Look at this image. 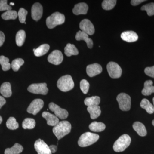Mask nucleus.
Instances as JSON below:
<instances>
[{
	"label": "nucleus",
	"mask_w": 154,
	"mask_h": 154,
	"mask_svg": "<svg viewBox=\"0 0 154 154\" xmlns=\"http://www.w3.org/2000/svg\"><path fill=\"white\" fill-rule=\"evenodd\" d=\"M34 148L38 154H51L49 146L40 139L35 142Z\"/></svg>",
	"instance_id": "9b49d317"
},
{
	"label": "nucleus",
	"mask_w": 154,
	"mask_h": 154,
	"mask_svg": "<svg viewBox=\"0 0 154 154\" xmlns=\"http://www.w3.org/2000/svg\"><path fill=\"white\" fill-rule=\"evenodd\" d=\"M12 7L8 5V1H0V11H10Z\"/></svg>",
	"instance_id": "ea45409f"
},
{
	"label": "nucleus",
	"mask_w": 154,
	"mask_h": 154,
	"mask_svg": "<svg viewBox=\"0 0 154 154\" xmlns=\"http://www.w3.org/2000/svg\"><path fill=\"white\" fill-rule=\"evenodd\" d=\"M152 101H153V106H154V97L153 98Z\"/></svg>",
	"instance_id": "8fccbe9b"
},
{
	"label": "nucleus",
	"mask_w": 154,
	"mask_h": 154,
	"mask_svg": "<svg viewBox=\"0 0 154 154\" xmlns=\"http://www.w3.org/2000/svg\"><path fill=\"white\" fill-rule=\"evenodd\" d=\"M6 100L2 96H0V109L5 104Z\"/></svg>",
	"instance_id": "a18cd8bd"
},
{
	"label": "nucleus",
	"mask_w": 154,
	"mask_h": 154,
	"mask_svg": "<svg viewBox=\"0 0 154 154\" xmlns=\"http://www.w3.org/2000/svg\"><path fill=\"white\" fill-rule=\"evenodd\" d=\"M49 147L51 153H55L57 151V146L53 145H51L50 146H49Z\"/></svg>",
	"instance_id": "c03bdc74"
},
{
	"label": "nucleus",
	"mask_w": 154,
	"mask_h": 154,
	"mask_svg": "<svg viewBox=\"0 0 154 154\" xmlns=\"http://www.w3.org/2000/svg\"><path fill=\"white\" fill-rule=\"evenodd\" d=\"M99 138V135L90 132L85 133L81 136L78 144L80 147H85L91 146L96 143Z\"/></svg>",
	"instance_id": "f03ea898"
},
{
	"label": "nucleus",
	"mask_w": 154,
	"mask_h": 154,
	"mask_svg": "<svg viewBox=\"0 0 154 154\" xmlns=\"http://www.w3.org/2000/svg\"><path fill=\"white\" fill-rule=\"evenodd\" d=\"M24 63V61L21 58H17L14 60L11 63V67L13 70L17 72L19 70L20 67L23 65Z\"/></svg>",
	"instance_id": "c9c22d12"
},
{
	"label": "nucleus",
	"mask_w": 154,
	"mask_h": 154,
	"mask_svg": "<svg viewBox=\"0 0 154 154\" xmlns=\"http://www.w3.org/2000/svg\"><path fill=\"white\" fill-rule=\"evenodd\" d=\"M102 71V67L98 63L89 65L87 67L86 72L89 77H93L100 74Z\"/></svg>",
	"instance_id": "2eb2a0df"
},
{
	"label": "nucleus",
	"mask_w": 154,
	"mask_h": 154,
	"mask_svg": "<svg viewBox=\"0 0 154 154\" xmlns=\"http://www.w3.org/2000/svg\"><path fill=\"white\" fill-rule=\"evenodd\" d=\"M89 128L94 132H101L105 129V124L101 122H94L89 125Z\"/></svg>",
	"instance_id": "a878e982"
},
{
	"label": "nucleus",
	"mask_w": 154,
	"mask_h": 154,
	"mask_svg": "<svg viewBox=\"0 0 154 154\" xmlns=\"http://www.w3.org/2000/svg\"><path fill=\"white\" fill-rule=\"evenodd\" d=\"M5 36L2 31H0V47L2 46L5 42Z\"/></svg>",
	"instance_id": "79ce46f5"
},
{
	"label": "nucleus",
	"mask_w": 154,
	"mask_h": 154,
	"mask_svg": "<svg viewBox=\"0 0 154 154\" xmlns=\"http://www.w3.org/2000/svg\"><path fill=\"white\" fill-rule=\"evenodd\" d=\"M121 37L122 40L128 42H134L138 38L137 34L133 31L123 32L121 34Z\"/></svg>",
	"instance_id": "a211bd4d"
},
{
	"label": "nucleus",
	"mask_w": 154,
	"mask_h": 154,
	"mask_svg": "<svg viewBox=\"0 0 154 154\" xmlns=\"http://www.w3.org/2000/svg\"><path fill=\"white\" fill-rule=\"evenodd\" d=\"M145 1L144 0H132L131 1V3L133 6H137Z\"/></svg>",
	"instance_id": "37998d69"
},
{
	"label": "nucleus",
	"mask_w": 154,
	"mask_h": 154,
	"mask_svg": "<svg viewBox=\"0 0 154 154\" xmlns=\"http://www.w3.org/2000/svg\"><path fill=\"white\" fill-rule=\"evenodd\" d=\"M48 107L50 110L53 112L58 118L64 119L67 118L68 116L69 113L66 110L61 108L53 102L50 103Z\"/></svg>",
	"instance_id": "1a4fd4ad"
},
{
	"label": "nucleus",
	"mask_w": 154,
	"mask_h": 154,
	"mask_svg": "<svg viewBox=\"0 0 154 154\" xmlns=\"http://www.w3.org/2000/svg\"><path fill=\"white\" fill-rule=\"evenodd\" d=\"M23 147L19 143H15L11 148H7L5 151V154H19L23 151Z\"/></svg>",
	"instance_id": "bb28decb"
},
{
	"label": "nucleus",
	"mask_w": 154,
	"mask_h": 154,
	"mask_svg": "<svg viewBox=\"0 0 154 154\" xmlns=\"http://www.w3.org/2000/svg\"><path fill=\"white\" fill-rule=\"evenodd\" d=\"M107 72L109 76L112 79H118L122 74L121 68L116 63L110 62L107 66Z\"/></svg>",
	"instance_id": "0eeeda50"
},
{
	"label": "nucleus",
	"mask_w": 154,
	"mask_h": 154,
	"mask_svg": "<svg viewBox=\"0 0 154 154\" xmlns=\"http://www.w3.org/2000/svg\"><path fill=\"white\" fill-rule=\"evenodd\" d=\"M85 105L88 107L99 105L100 103V98L99 96H92L86 98L85 100Z\"/></svg>",
	"instance_id": "c85d7f7f"
},
{
	"label": "nucleus",
	"mask_w": 154,
	"mask_h": 154,
	"mask_svg": "<svg viewBox=\"0 0 154 154\" xmlns=\"http://www.w3.org/2000/svg\"><path fill=\"white\" fill-rule=\"evenodd\" d=\"M152 124L154 126V119L153 120L152 122Z\"/></svg>",
	"instance_id": "09e8293b"
},
{
	"label": "nucleus",
	"mask_w": 154,
	"mask_h": 154,
	"mask_svg": "<svg viewBox=\"0 0 154 154\" xmlns=\"http://www.w3.org/2000/svg\"><path fill=\"white\" fill-rule=\"evenodd\" d=\"M44 106V102L41 99H34L27 108V112L33 115H36Z\"/></svg>",
	"instance_id": "9d476101"
},
{
	"label": "nucleus",
	"mask_w": 154,
	"mask_h": 154,
	"mask_svg": "<svg viewBox=\"0 0 154 154\" xmlns=\"http://www.w3.org/2000/svg\"><path fill=\"white\" fill-rule=\"evenodd\" d=\"M142 11H146L147 14L149 16L154 15V3H150L146 4L141 7Z\"/></svg>",
	"instance_id": "e433bc0d"
},
{
	"label": "nucleus",
	"mask_w": 154,
	"mask_h": 154,
	"mask_svg": "<svg viewBox=\"0 0 154 154\" xmlns=\"http://www.w3.org/2000/svg\"><path fill=\"white\" fill-rule=\"evenodd\" d=\"M120 110L122 111H128L131 107V99L130 96L125 93L119 94L116 97Z\"/></svg>",
	"instance_id": "423d86ee"
},
{
	"label": "nucleus",
	"mask_w": 154,
	"mask_h": 154,
	"mask_svg": "<svg viewBox=\"0 0 154 154\" xmlns=\"http://www.w3.org/2000/svg\"><path fill=\"white\" fill-rule=\"evenodd\" d=\"M88 10V5L85 3H80L75 5L72 12L76 15H85Z\"/></svg>",
	"instance_id": "6ab92c4d"
},
{
	"label": "nucleus",
	"mask_w": 154,
	"mask_h": 154,
	"mask_svg": "<svg viewBox=\"0 0 154 154\" xmlns=\"http://www.w3.org/2000/svg\"><path fill=\"white\" fill-rule=\"evenodd\" d=\"M42 116L47 121V123L50 126H55L59 122V120L57 116L48 112H43Z\"/></svg>",
	"instance_id": "f3484780"
},
{
	"label": "nucleus",
	"mask_w": 154,
	"mask_h": 154,
	"mask_svg": "<svg viewBox=\"0 0 154 154\" xmlns=\"http://www.w3.org/2000/svg\"><path fill=\"white\" fill-rule=\"evenodd\" d=\"M63 59V55L59 50H54L48 55V60L53 64L57 65L60 64Z\"/></svg>",
	"instance_id": "ddd939ff"
},
{
	"label": "nucleus",
	"mask_w": 154,
	"mask_h": 154,
	"mask_svg": "<svg viewBox=\"0 0 154 154\" xmlns=\"http://www.w3.org/2000/svg\"><path fill=\"white\" fill-rule=\"evenodd\" d=\"M90 88V84L86 80L83 79L80 82V88L84 94L88 93Z\"/></svg>",
	"instance_id": "58836bf2"
},
{
	"label": "nucleus",
	"mask_w": 154,
	"mask_h": 154,
	"mask_svg": "<svg viewBox=\"0 0 154 154\" xmlns=\"http://www.w3.org/2000/svg\"><path fill=\"white\" fill-rule=\"evenodd\" d=\"M58 88L63 92L71 91L74 87V82L71 76L66 75L61 77L57 82Z\"/></svg>",
	"instance_id": "39448f33"
},
{
	"label": "nucleus",
	"mask_w": 154,
	"mask_h": 154,
	"mask_svg": "<svg viewBox=\"0 0 154 154\" xmlns=\"http://www.w3.org/2000/svg\"><path fill=\"white\" fill-rule=\"evenodd\" d=\"M0 64L2 65V69L4 71H7L11 69V64L9 63L8 58L4 56H0Z\"/></svg>",
	"instance_id": "473e14b6"
},
{
	"label": "nucleus",
	"mask_w": 154,
	"mask_h": 154,
	"mask_svg": "<svg viewBox=\"0 0 154 154\" xmlns=\"http://www.w3.org/2000/svg\"><path fill=\"white\" fill-rule=\"evenodd\" d=\"M28 90L33 94L44 95H46L48 91L46 83L32 84L28 87Z\"/></svg>",
	"instance_id": "6e6552de"
},
{
	"label": "nucleus",
	"mask_w": 154,
	"mask_h": 154,
	"mask_svg": "<svg viewBox=\"0 0 154 154\" xmlns=\"http://www.w3.org/2000/svg\"><path fill=\"white\" fill-rule=\"evenodd\" d=\"M144 72L147 75L154 78V66L152 67H148L144 70Z\"/></svg>",
	"instance_id": "a19ab883"
},
{
	"label": "nucleus",
	"mask_w": 154,
	"mask_h": 154,
	"mask_svg": "<svg viewBox=\"0 0 154 154\" xmlns=\"http://www.w3.org/2000/svg\"><path fill=\"white\" fill-rule=\"evenodd\" d=\"M43 14V8L39 3H36L31 8V17L35 21H37L41 19Z\"/></svg>",
	"instance_id": "4468645a"
},
{
	"label": "nucleus",
	"mask_w": 154,
	"mask_h": 154,
	"mask_svg": "<svg viewBox=\"0 0 154 154\" xmlns=\"http://www.w3.org/2000/svg\"><path fill=\"white\" fill-rule=\"evenodd\" d=\"M154 93V86L151 80L146 81L144 84V88L142 91V94L144 96H148Z\"/></svg>",
	"instance_id": "aec40b11"
},
{
	"label": "nucleus",
	"mask_w": 154,
	"mask_h": 154,
	"mask_svg": "<svg viewBox=\"0 0 154 154\" xmlns=\"http://www.w3.org/2000/svg\"><path fill=\"white\" fill-rule=\"evenodd\" d=\"M64 52L66 55L68 57H70L72 55H77L79 54V52L77 48L74 45L68 43L64 48Z\"/></svg>",
	"instance_id": "393cba45"
},
{
	"label": "nucleus",
	"mask_w": 154,
	"mask_h": 154,
	"mask_svg": "<svg viewBox=\"0 0 154 154\" xmlns=\"http://www.w3.org/2000/svg\"><path fill=\"white\" fill-rule=\"evenodd\" d=\"M18 17L17 11H8L3 13L2 15V18L4 20H15Z\"/></svg>",
	"instance_id": "7c9ffc66"
},
{
	"label": "nucleus",
	"mask_w": 154,
	"mask_h": 154,
	"mask_svg": "<svg viewBox=\"0 0 154 154\" xmlns=\"http://www.w3.org/2000/svg\"><path fill=\"white\" fill-rule=\"evenodd\" d=\"M116 4V0H104L102 3V8L104 10L109 11L113 9Z\"/></svg>",
	"instance_id": "72a5a7b5"
},
{
	"label": "nucleus",
	"mask_w": 154,
	"mask_h": 154,
	"mask_svg": "<svg viewBox=\"0 0 154 154\" xmlns=\"http://www.w3.org/2000/svg\"><path fill=\"white\" fill-rule=\"evenodd\" d=\"M72 129L71 125L67 121L60 122L53 128V132L58 140L69 134Z\"/></svg>",
	"instance_id": "f257e3e1"
},
{
	"label": "nucleus",
	"mask_w": 154,
	"mask_h": 154,
	"mask_svg": "<svg viewBox=\"0 0 154 154\" xmlns=\"http://www.w3.org/2000/svg\"><path fill=\"white\" fill-rule=\"evenodd\" d=\"M75 38L77 41L84 40L87 43L88 47L92 48L94 45V42L91 38H89V35L85 32L80 30L76 34Z\"/></svg>",
	"instance_id": "dca6fc26"
},
{
	"label": "nucleus",
	"mask_w": 154,
	"mask_h": 154,
	"mask_svg": "<svg viewBox=\"0 0 154 154\" xmlns=\"http://www.w3.org/2000/svg\"><path fill=\"white\" fill-rule=\"evenodd\" d=\"M6 125L9 129L16 130L19 128V123L14 117H10L7 120Z\"/></svg>",
	"instance_id": "f704fd0d"
},
{
	"label": "nucleus",
	"mask_w": 154,
	"mask_h": 154,
	"mask_svg": "<svg viewBox=\"0 0 154 154\" xmlns=\"http://www.w3.org/2000/svg\"><path fill=\"white\" fill-rule=\"evenodd\" d=\"M131 142V138L128 135H122L116 141L113 146L114 151L119 152L124 151L129 146Z\"/></svg>",
	"instance_id": "7ed1b4c3"
},
{
	"label": "nucleus",
	"mask_w": 154,
	"mask_h": 154,
	"mask_svg": "<svg viewBox=\"0 0 154 154\" xmlns=\"http://www.w3.org/2000/svg\"><path fill=\"white\" fill-rule=\"evenodd\" d=\"M0 93L6 98L11 97L12 94L11 84L6 82L2 84L0 88Z\"/></svg>",
	"instance_id": "4be33fe9"
},
{
	"label": "nucleus",
	"mask_w": 154,
	"mask_h": 154,
	"mask_svg": "<svg viewBox=\"0 0 154 154\" xmlns=\"http://www.w3.org/2000/svg\"><path fill=\"white\" fill-rule=\"evenodd\" d=\"M36 122L32 118H26L22 122V126L24 129H32L35 127Z\"/></svg>",
	"instance_id": "2f4dec72"
},
{
	"label": "nucleus",
	"mask_w": 154,
	"mask_h": 154,
	"mask_svg": "<svg viewBox=\"0 0 154 154\" xmlns=\"http://www.w3.org/2000/svg\"><path fill=\"white\" fill-rule=\"evenodd\" d=\"M10 5H11L14 6V3H10Z\"/></svg>",
	"instance_id": "de8ad7c7"
},
{
	"label": "nucleus",
	"mask_w": 154,
	"mask_h": 154,
	"mask_svg": "<svg viewBox=\"0 0 154 154\" xmlns=\"http://www.w3.org/2000/svg\"><path fill=\"white\" fill-rule=\"evenodd\" d=\"M2 116H0V124L2 122Z\"/></svg>",
	"instance_id": "49530a36"
},
{
	"label": "nucleus",
	"mask_w": 154,
	"mask_h": 154,
	"mask_svg": "<svg viewBox=\"0 0 154 154\" xmlns=\"http://www.w3.org/2000/svg\"><path fill=\"white\" fill-rule=\"evenodd\" d=\"M28 13V11L23 8H21L19 9L18 13V16L19 17V21L21 23H25L26 16Z\"/></svg>",
	"instance_id": "4c0bfd02"
},
{
	"label": "nucleus",
	"mask_w": 154,
	"mask_h": 154,
	"mask_svg": "<svg viewBox=\"0 0 154 154\" xmlns=\"http://www.w3.org/2000/svg\"><path fill=\"white\" fill-rule=\"evenodd\" d=\"M50 48L49 45L47 44H42L37 48L36 49H33L34 55L36 57H40L46 54Z\"/></svg>",
	"instance_id": "b1692460"
},
{
	"label": "nucleus",
	"mask_w": 154,
	"mask_h": 154,
	"mask_svg": "<svg viewBox=\"0 0 154 154\" xmlns=\"http://www.w3.org/2000/svg\"><path fill=\"white\" fill-rule=\"evenodd\" d=\"M65 21V17L63 14L59 12H55L48 17L46 21V25L49 29H52L57 25L63 24Z\"/></svg>",
	"instance_id": "20e7f679"
},
{
	"label": "nucleus",
	"mask_w": 154,
	"mask_h": 154,
	"mask_svg": "<svg viewBox=\"0 0 154 154\" xmlns=\"http://www.w3.org/2000/svg\"><path fill=\"white\" fill-rule=\"evenodd\" d=\"M79 27L82 31L87 33L88 35H93L95 33L94 25L88 19H85L81 21Z\"/></svg>",
	"instance_id": "f8f14e48"
},
{
	"label": "nucleus",
	"mask_w": 154,
	"mask_h": 154,
	"mask_svg": "<svg viewBox=\"0 0 154 154\" xmlns=\"http://www.w3.org/2000/svg\"><path fill=\"white\" fill-rule=\"evenodd\" d=\"M133 128L140 136L144 137L146 135V129L145 125L141 122H136L133 125Z\"/></svg>",
	"instance_id": "412c9836"
},
{
	"label": "nucleus",
	"mask_w": 154,
	"mask_h": 154,
	"mask_svg": "<svg viewBox=\"0 0 154 154\" xmlns=\"http://www.w3.org/2000/svg\"><path fill=\"white\" fill-rule=\"evenodd\" d=\"M140 107L145 109L149 114H152L154 112V107L148 99H144L142 100L140 104Z\"/></svg>",
	"instance_id": "cd10ccee"
},
{
	"label": "nucleus",
	"mask_w": 154,
	"mask_h": 154,
	"mask_svg": "<svg viewBox=\"0 0 154 154\" xmlns=\"http://www.w3.org/2000/svg\"><path fill=\"white\" fill-rule=\"evenodd\" d=\"M88 112L91 115V119H94L98 118L101 113V109L99 105L90 106L87 108Z\"/></svg>",
	"instance_id": "5701e85b"
},
{
	"label": "nucleus",
	"mask_w": 154,
	"mask_h": 154,
	"mask_svg": "<svg viewBox=\"0 0 154 154\" xmlns=\"http://www.w3.org/2000/svg\"><path fill=\"white\" fill-rule=\"evenodd\" d=\"M26 33L24 30H20L17 33L16 37V43L18 46H22L25 42Z\"/></svg>",
	"instance_id": "c756f323"
}]
</instances>
